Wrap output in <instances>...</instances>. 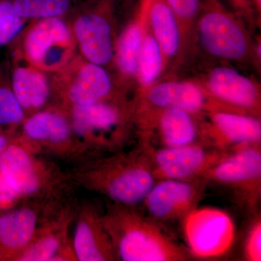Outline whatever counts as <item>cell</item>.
<instances>
[{"instance_id":"cell-1","label":"cell","mask_w":261,"mask_h":261,"mask_svg":"<svg viewBox=\"0 0 261 261\" xmlns=\"http://www.w3.org/2000/svg\"><path fill=\"white\" fill-rule=\"evenodd\" d=\"M105 229L124 261H185L187 248L165 232L159 221L126 207L115 209L106 218Z\"/></svg>"},{"instance_id":"cell-2","label":"cell","mask_w":261,"mask_h":261,"mask_svg":"<svg viewBox=\"0 0 261 261\" xmlns=\"http://www.w3.org/2000/svg\"><path fill=\"white\" fill-rule=\"evenodd\" d=\"M204 178L227 189L237 203L255 214L261 197L260 143L231 151Z\"/></svg>"},{"instance_id":"cell-3","label":"cell","mask_w":261,"mask_h":261,"mask_svg":"<svg viewBox=\"0 0 261 261\" xmlns=\"http://www.w3.org/2000/svg\"><path fill=\"white\" fill-rule=\"evenodd\" d=\"M181 220L187 250L192 257L217 258L232 247L236 228L232 218L226 211L197 207Z\"/></svg>"},{"instance_id":"cell-4","label":"cell","mask_w":261,"mask_h":261,"mask_svg":"<svg viewBox=\"0 0 261 261\" xmlns=\"http://www.w3.org/2000/svg\"><path fill=\"white\" fill-rule=\"evenodd\" d=\"M148 152L156 180H194L206 173L231 151L203 145L156 147L143 142ZM233 151V150H232Z\"/></svg>"},{"instance_id":"cell-5","label":"cell","mask_w":261,"mask_h":261,"mask_svg":"<svg viewBox=\"0 0 261 261\" xmlns=\"http://www.w3.org/2000/svg\"><path fill=\"white\" fill-rule=\"evenodd\" d=\"M101 186L113 200L125 205L143 202L157 180L145 146L105 168L99 177Z\"/></svg>"},{"instance_id":"cell-6","label":"cell","mask_w":261,"mask_h":261,"mask_svg":"<svg viewBox=\"0 0 261 261\" xmlns=\"http://www.w3.org/2000/svg\"><path fill=\"white\" fill-rule=\"evenodd\" d=\"M207 185L205 178L159 180L143 200L148 216L159 222L183 219L198 207Z\"/></svg>"},{"instance_id":"cell-7","label":"cell","mask_w":261,"mask_h":261,"mask_svg":"<svg viewBox=\"0 0 261 261\" xmlns=\"http://www.w3.org/2000/svg\"><path fill=\"white\" fill-rule=\"evenodd\" d=\"M73 49V35L59 18L42 19L25 38V55L39 69H58L69 60Z\"/></svg>"},{"instance_id":"cell-8","label":"cell","mask_w":261,"mask_h":261,"mask_svg":"<svg viewBox=\"0 0 261 261\" xmlns=\"http://www.w3.org/2000/svg\"><path fill=\"white\" fill-rule=\"evenodd\" d=\"M201 42L213 56L227 60L241 59L247 51L246 37L229 15L213 8L202 15L199 23Z\"/></svg>"},{"instance_id":"cell-9","label":"cell","mask_w":261,"mask_h":261,"mask_svg":"<svg viewBox=\"0 0 261 261\" xmlns=\"http://www.w3.org/2000/svg\"><path fill=\"white\" fill-rule=\"evenodd\" d=\"M212 126L205 129L207 145L224 150L260 143L261 123L255 116L227 111H214Z\"/></svg>"},{"instance_id":"cell-10","label":"cell","mask_w":261,"mask_h":261,"mask_svg":"<svg viewBox=\"0 0 261 261\" xmlns=\"http://www.w3.org/2000/svg\"><path fill=\"white\" fill-rule=\"evenodd\" d=\"M73 32L81 51L89 63L102 65L111 61L114 47L111 25L104 17L87 13L75 20Z\"/></svg>"},{"instance_id":"cell-11","label":"cell","mask_w":261,"mask_h":261,"mask_svg":"<svg viewBox=\"0 0 261 261\" xmlns=\"http://www.w3.org/2000/svg\"><path fill=\"white\" fill-rule=\"evenodd\" d=\"M157 110L156 128L161 147H175L203 144L205 129L199 128L194 113L179 108H154Z\"/></svg>"},{"instance_id":"cell-12","label":"cell","mask_w":261,"mask_h":261,"mask_svg":"<svg viewBox=\"0 0 261 261\" xmlns=\"http://www.w3.org/2000/svg\"><path fill=\"white\" fill-rule=\"evenodd\" d=\"M208 87L215 97L235 108L255 110L260 96L255 84L237 70L219 67L211 72Z\"/></svg>"},{"instance_id":"cell-13","label":"cell","mask_w":261,"mask_h":261,"mask_svg":"<svg viewBox=\"0 0 261 261\" xmlns=\"http://www.w3.org/2000/svg\"><path fill=\"white\" fill-rule=\"evenodd\" d=\"M147 101L153 108H179L194 114L209 107L203 92L195 84L185 82L158 84L147 92Z\"/></svg>"},{"instance_id":"cell-14","label":"cell","mask_w":261,"mask_h":261,"mask_svg":"<svg viewBox=\"0 0 261 261\" xmlns=\"http://www.w3.org/2000/svg\"><path fill=\"white\" fill-rule=\"evenodd\" d=\"M0 175L17 195H29L37 190L38 181L28 154L10 146L0 155Z\"/></svg>"},{"instance_id":"cell-15","label":"cell","mask_w":261,"mask_h":261,"mask_svg":"<svg viewBox=\"0 0 261 261\" xmlns=\"http://www.w3.org/2000/svg\"><path fill=\"white\" fill-rule=\"evenodd\" d=\"M109 75L101 65L89 63L81 68L69 91L70 99L75 106L99 102L111 92Z\"/></svg>"},{"instance_id":"cell-16","label":"cell","mask_w":261,"mask_h":261,"mask_svg":"<svg viewBox=\"0 0 261 261\" xmlns=\"http://www.w3.org/2000/svg\"><path fill=\"white\" fill-rule=\"evenodd\" d=\"M147 13L163 55L175 56L180 45V32L177 17L166 0H148Z\"/></svg>"},{"instance_id":"cell-17","label":"cell","mask_w":261,"mask_h":261,"mask_svg":"<svg viewBox=\"0 0 261 261\" xmlns=\"http://www.w3.org/2000/svg\"><path fill=\"white\" fill-rule=\"evenodd\" d=\"M74 249L79 260H109L113 257V247L108 233L100 226H92L86 222L77 226Z\"/></svg>"},{"instance_id":"cell-18","label":"cell","mask_w":261,"mask_h":261,"mask_svg":"<svg viewBox=\"0 0 261 261\" xmlns=\"http://www.w3.org/2000/svg\"><path fill=\"white\" fill-rule=\"evenodd\" d=\"M36 221L35 214L28 209L0 216V243L10 250L22 248L32 238Z\"/></svg>"},{"instance_id":"cell-19","label":"cell","mask_w":261,"mask_h":261,"mask_svg":"<svg viewBox=\"0 0 261 261\" xmlns=\"http://www.w3.org/2000/svg\"><path fill=\"white\" fill-rule=\"evenodd\" d=\"M13 92L22 107L38 108L47 100L49 89L44 75L37 70L20 67L13 75Z\"/></svg>"},{"instance_id":"cell-20","label":"cell","mask_w":261,"mask_h":261,"mask_svg":"<svg viewBox=\"0 0 261 261\" xmlns=\"http://www.w3.org/2000/svg\"><path fill=\"white\" fill-rule=\"evenodd\" d=\"M118 121V111L112 106L104 103L75 106L73 110V127L80 135H87L89 132L112 129Z\"/></svg>"},{"instance_id":"cell-21","label":"cell","mask_w":261,"mask_h":261,"mask_svg":"<svg viewBox=\"0 0 261 261\" xmlns=\"http://www.w3.org/2000/svg\"><path fill=\"white\" fill-rule=\"evenodd\" d=\"M30 138L53 142L64 141L69 135V127L64 118L50 113H41L29 118L24 126Z\"/></svg>"},{"instance_id":"cell-22","label":"cell","mask_w":261,"mask_h":261,"mask_svg":"<svg viewBox=\"0 0 261 261\" xmlns=\"http://www.w3.org/2000/svg\"><path fill=\"white\" fill-rule=\"evenodd\" d=\"M143 37L142 28L137 23L128 25L120 37L116 48V59L120 69L126 74H133L137 71Z\"/></svg>"},{"instance_id":"cell-23","label":"cell","mask_w":261,"mask_h":261,"mask_svg":"<svg viewBox=\"0 0 261 261\" xmlns=\"http://www.w3.org/2000/svg\"><path fill=\"white\" fill-rule=\"evenodd\" d=\"M163 65V53L159 42L153 36H145L142 39L137 64L142 84L149 85L157 80Z\"/></svg>"},{"instance_id":"cell-24","label":"cell","mask_w":261,"mask_h":261,"mask_svg":"<svg viewBox=\"0 0 261 261\" xmlns=\"http://www.w3.org/2000/svg\"><path fill=\"white\" fill-rule=\"evenodd\" d=\"M13 5L23 18H58L69 8L70 0H14Z\"/></svg>"},{"instance_id":"cell-25","label":"cell","mask_w":261,"mask_h":261,"mask_svg":"<svg viewBox=\"0 0 261 261\" xmlns=\"http://www.w3.org/2000/svg\"><path fill=\"white\" fill-rule=\"evenodd\" d=\"M23 18L9 0L0 1V46L8 44L21 30Z\"/></svg>"},{"instance_id":"cell-26","label":"cell","mask_w":261,"mask_h":261,"mask_svg":"<svg viewBox=\"0 0 261 261\" xmlns=\"http://www.w3.org/2000/svg\"><path fill=\"white\" fill-rule=\"evenodd\" d=\"M23 118V107L13 91L0 87V124L19 123Z\"/></svg>"},{"instance_id":"cell-27","label":"cell","mask_w":261,"mask_h":261,"mask_svg":"<svg viewBox=\"0 0 261 261\" xmlns=\"http://www.w3.org/2000/svg\"><path fill=\"white\" fill-rule=\"evenodd\" d=\"M252 221L247 231L243 247V255L248 261L261 260V219L260 214L254 215Z\"/></svg>"},{"instance_id":"cell-28","label":"cell","mask_w":261,"mask_h":261,"mask_svg":"<svg viewBox=\"0 0 261 261\" xmlns=\"http://www.w3.org/2000/svg\"><path fill=\"white\" fill-rule=\"evenodd\" d=\"M59 243L54 238L43 239L33 245L20 257L21 260L44 261L53 258L58 250Z\"/></svg>"},{"instance_id":"cell-29","label":"cell","mask_w":261,"mask_h":261,"mask_svg":"<svg viewBox=\"0 0 261 261\" xmlns=\"http://www.w3.org/2000/svg\"><path fill=\"white\" fill-rule=\"evenodd\" d=\"M177 18L190 20L198 13L201 0H166Z\"/></svg>"},{"instance_id":"cell-30","label":"cell","mask_w":261,"mask_h":261,"mask_svg":"<svg viewBox=\"0 0 261 261\" xmlns=\"http://www.w3.org/2000/svg\"><path fill=\"white\" fill-rule=\"evenodd\" d=\"M16 195L17 194L8 186L0 175V203L10 202L14 200Z\"/></svg>"},{"instance_id":"cell-31","label":"cell","mask_w":261,"mask_h":261,"mask_svg":"<svg viewBox=\"0 0 261 261\" xmlns=\"http://www.w3.org/2000/svg\"><path fill=\"white\" fill-rule=\"evenodd\" d=\"M5 145H6V140H5V137L0 136V152H3Z\"/></svg>"},{"instance_id":"cell-32","label":"cell","mask_w":261,"mask_h":261,"mask_svg":"<svg viewBox=\"0 0 261 261\" xmlns=\"http://www.w3.org/2000/svg\"><path fill=\"white\" fill-rule=\"evenodd\" d=\"M259 9H260L261 0H252Z\"/></svg>"},{"instance_id":"cell-33","label":"cell","mask_w":261,"mask_h":261,"mask_svg":"<svg viewBox=\"0 0 261 261\" xmlns=\"http://www.w3.org/2000/svg\"><path fill=\"white\" fill-rule=\"evenodd\" d=\"M236 2L237 3H240V4H244L245 3V0H233Z\"/></svg>"}]
</instances>
